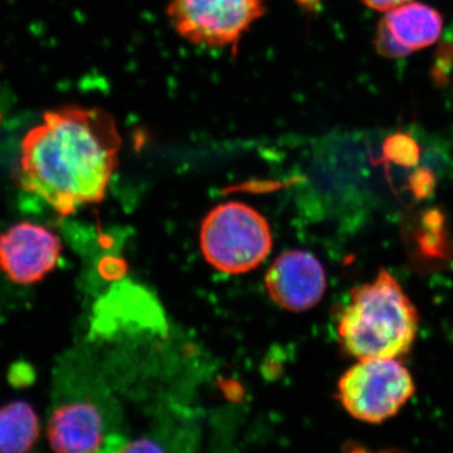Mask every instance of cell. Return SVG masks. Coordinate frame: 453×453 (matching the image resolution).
<instances>
[{"label": "cell", "mask_w": 453, "mask_h": 453, "mask_svg": "<svg viewBox=\"0 0 453 453\" xmlns=\"http://www.w3.org/2000/svg\"><path fill=\"white\" fill-rule=\"evenodd\" d=\"M120 149L109 112L83 106L50 110L20 142V187L70 216L105 198Z\"/></svg>", "instance_id": "6da1fadb"}, {"label": "cell", "mask_w": 453, "mask_h": 453, "mask_svg": "<svg viewBox=\"0 0 453 453\" xmlns=\"http://www.w3.org/2000/svg\"><path fill=\"white\" fill-rule=\"evenodd\" d=\"M419 318L403 288L388 271L350 292L339 318L338 336L357 359H398L413 347Z\"/></svg>", "instance_id": "7a4b0ae2"}, {"label": "cell", "mask_w": 453, "mask_h": 453, "mask_svg": "<svg viewBox=\"0 0 453 453\" xmlns=\"http://www.w3.org/2000/svg\"><path fill=\"white\" fill-rule=\"evenodd\" d=\"M203 256L211 266L229 273H249L267 258L273 234L266 219L250 205L228 202L217 205L202 223Z\"/></svg>", "instance_id": "3957f363"}, {"label": "cell", "mask_w": 453, "mask_h": 453, "mask_svg": "<svg viewBox=\"0 0 453 453\" xmlns=\"http://www.w3.org/2000/svg\"><path fill=\"white\" fill-rule=\"evenodd\" d=\"M416 384L396 359H363L340 378L338 395L351 417L378 425L392 418L412 398Z\"/></svg>", "instance_id": "277c9868"}, {"label": "cell", "mask_w": 453, "mask_h": 453, "mask_svg": "<svg viewBox=\"0 0 453 453\" xmlns=\"http://www.w3.org/2000/svg\"><path fill=\"white\" fill-rule=\"evenodd\" d=\"M265 13L264 0H169L166 7L170 25L183 40L234 52Z\"/></svg>", "instance_id": "5b68a950"}, {"label": "cell", "mask_w": 453, "mask_h": 453, "mask_svg": "<svg viewBox=\"0 0 453 453\" xmlns=\"http://www.w3.org/2000/svg\"><path fill=\"white\" fill-rule=\"evenodd\" d=\"M62 244L46 226L20 222L0 234V270L12 282H41L58 265Z\"/></svg>", "instance_id": "8992f818"}, {"label": "cell", "mask_w": 453, "mask_h": 453, "mask_svg": "<svg viewBox=\"0 0 453 453\" xmlns=\"http://www.w3.org/2000/svg\"><path fill=\"white\" fill-rule=\"evenodd\" d=\"M271 299L288 311L314 308L326 291V273L321 262L306 251H288L279 256L266 273Z\"/></svg>", "instance_id": "52a82bcc"}, {"label": "cell", "mask_w": 453, "mask_h": 453, "mask_svg": "<svg viewBox=\"0 0 453 453\" xmlns=\"http://www.w3.org/2000/svg\"><path fill=\"white\" fill-rule=\"evenodd\" d=\"M443 17L421 3H405L390 9L375 33L374 46L387 58H403L440 40Z\"/></svg>", "instance_id": "ba28073f"}, {"label": "cell", "mask_w": 453, "mask_h": 453, "mask_svg": "<svg viewBox=\"0 0 453 453\" xmlns=\"http://www.w3.org/2000/svg\"><path fill=\"white\" fill-rule=\"evenodd\" d=\"M47 438L56 452H96L104 442L103 416L88 402L59 405L50 416Z\"/></svg>", "instance_id": "9c48e42d"}, {"label": "cell", "mask_w": 453, "mask_h": 453, "mask_svg": "<svg viewBox=\"0 0 453 453\" xmlns=\"http://www.w3.org/2000/svg\"><path fill=\"white\" fill-rule=\"evenodd\" d=\"M40 434V419L31 404L17 401L0 408V452H28Z\"/></svg>", "instance_id": "30bf717a"}, {"label": "cell", "mask_w": 453, "mask_h": 453, "mask_svg": "<svg viewBox=\"0 0 453 453\" xmlns=\"http://www.w3.org/2000/svg\"><path fill=\"white\" fill-rule=\"evenodd\" d=\"M384 162L398 168L417 169L422 159V148L412 134L395 131L384 139L381 144Z\"/></svg>", "instance_id": "8fae6325"}, {"label": "cell", "mask_w": 453, "mask_h": 453, "mask_svg": "<svg viewBox=\"0 0 453 453\" xmlns=\"http://www.w3.org/2000/svg\"><path fill=\"white\" fill-rule=\"evenodd\" d=\"M366 7L374 9V11L388 12L390 9L399 7L405 3L412 0H362Z\"/></svg>", "instance_id": "7c38bea8"}, {"label": "cell", "mask_w": 453, "mask_h": 453, "mask_svg": "<svg viewBox=\"0 0 453 453\" xmlns=\"http://www.w3.org/2000/svg\"><path fill=\"white\" fill-rule=\"evenodd\" d=\"M122 452H153L162 451V447L155 445L150 441H136V442L127 443V446L122 447L120 449Z\"/></svg>", "instance_id": "4fadbf2b"}]
</instances>
